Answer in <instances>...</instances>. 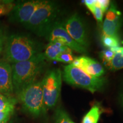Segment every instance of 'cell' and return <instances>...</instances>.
<instances>
[{
  "instance_id": "cell-1",
  "label": "cell",
  "mask_w": 123,
  "mask_h": 123,
  "mask_svg": "<svg viewBox=\"0 0 123 123\" xmlns=\"http://www.w3.org/2000/svg\"><path fill=\"white\" fill-rule=\"evenodd\" d=\"M42 44L29 35L14 34L7 36L3 52V60L16 63L31 59L42 53Z\"/></svg>"
},
{
  "instance_id": "cell-2",
  "label": "cell",
  "mask_w": 123,
  "mask_h": 123,
  "mask_svg": "<svg viewBox=\"0 0 123 123\" xmlns=\"http://www.w3.org/2000/svg\"><path fill=\"white\" fill-rule=\"evenodd\" d=\"M46 59L41 53L31 59L12 64V83L15 95L26 87L36 82V80L43 71Z\"/></svg>"
},
{
  "instance_id": "cell-3",
  "label": "cell",
  "mask_w": 123,
  "mask_h": 123,
  "mask_svg": "<svg viewBox=\"0 0 123 123\" xmlns=\"http://www.w3.org/2000/svg\"><path fill=\"white\" fill-rule=\"evenodd\" d=\"M60 13L59 4L53 1H41L30 21L24 25L26 28L39 37L49 33Z\"/></svg>"
},
{
  "instance_id": "cell-4",
  "label": "cell",
  "mask_w": 123,
  "mask_h": 123,
  "mask_svg": "<svg viewBox=\"0 0 123 123\" xmlns=\"http://www.w3.org/2000/svg\"><path fill=\"white\" fill-rule=\"evenodd\" d=\"M63 78L70 85L85 89L92 93L101 90L107 83V79L104 77L90 76L71 64L64 66Z\"/></svg>"
},
{
  "instance_id": "cell-5",
  "label": "cell",
  "mask_w": 123,
  "mask_h": 123,
  "mask_svg": "<svg viewBox=\"0 0 123 123\" xmlns=\"http://www.w3.org/2000/svg\"><path fill=\"white\" fill-rule=\"evenodd\" d=\"M16 95L22 108L29 114L38 117L47 112L44 105L41 81H36L27 86Z\"/></svg>"
},
{
  "instance_id": "cell-6",
  "label": "cell",
  "mask_w": 123,
  "mask_h": 123,
  "mask_svg": "<svg viewBox=\"0 0 123 123\" xmlns=\"http://www.w3.org/2000/svg\"><path fill=\"white\" fill-rule=\"evenodd\" d=\"M62 74L60 69H53L44 75L42 82L44 105L46 111L57 104L61 91Z\"/></svg>"
},
{
  "instance_id": "cell-7",
  "label": "cell",
  "mask_w": 123,
  "mask_h": 123,
  "mask_svg": "<svg viewBox=\"0 0 123 123\" xmlns=\"http://www.w3.org/2000/svg\"><path fill=\"white\" fill-rule=\"evenodd\" d=\"M63 26L75 42L87 49L89 42L87 29L82 18L78 14H74L62 22Z\"/></svg>"
},
{
  "instance_id": "cell-8",
  "label": "cell",
  "mask_w": 123,
  "mask_h": 123,
  "mask_svg": "<svg viewBox=\"0 0 123 123\" xmlns=\"http://www.w3.org/2000/svg\"><path fill=\"white\" fill-rule=\"evenodd\" d=\"M46 39L49 42H59L79 53H86L87 49L78 43L68 34L63 26L62 22L56 21L46 35Z\"/></svg>"
},
{
  "instance_id": "cell-9",
  "label": "cell",
  "mask_w": 123,
  "mask_h": 123,
  "mask_svg": "<svg viewBox=\"0 0 123 123\" xmlns=\"http://www.w3.org/2000/svg\"><path fill=\"white\" fill-rule=\"evenodd\" d=\"M41 1H19L14 4L13 9L10 12L9 21L19 23L25 25L30 21Z\"/></svg>"
},
{
  "instance_id": "cell-10",
  "label": "cell",
  "mask_w": 123,
  "mask_h": 123,
  "mask_svg": "<svg viewBox=\"0 0 123 123\" xmlns=\"http://www.w3.org/2000/svg\"><path fill=\"white\" fill-rule=\"evenodd\" d=\"M122 25V15L114 2H111L102 24L103 34L119 37Z\"/></svg>"
},
{
  "instance_id": "cell-11",
  "label": "cell",
  "mask_w": 123,
  "mask_h": 123,
  "mask_svg": "<svg viewBox=\"0 0 123 123\" xmlns=\"http://www.w3.org/2000/svg\"><path fill=\"white\" fill-rule=\"evenodd\" d=\"M71 64L92 76L100 78L105 74L103 66L96 60L88 56H80L75 58Z\"/></svg>"
},
{
  "instance_id": "cell-12",
  "label": "cell",
  "mask_w": 123,
  "mask_h": 123,
  "mask_svg": "<svg viewBox=\"0 0 123 123\" xmlns=\"http://www.w3.org/2000/svg\"><path fill=\"white\" fill-rule=\"evenodd\" d=\"M13 93L11 65L2 60L0 61V93L11 96Z\"/></svg>"
},
{
  "instance_id": "cell-13",
  "label": "cell",
  "mask_w": 123,
  "mask_h": 123,
  "mask_svg": "<svg viewBox=\"0 0 123 123\" xmlns=\"http://www.w3.org/2000/svg\"><path fill=\"white\" fill-rule=\"evenodd\" d=\"M69 51H72V50L61 43L55 41L49 43L46 46L43 54L46 59L55 61L60 54Z\"/></svg>"
},
{
  "instance_id": "cell-14",
  "label": "cell",
  "mask_w": 123,
  "mask_h": 123,
  "mask_svg": "<svg viewBox=\"0 0 123 123\" xmlns=\"http://www.w3.org/2000/svg\"><path fill=\"white\" fill-rule=\"evenodd\" d=\"M103 112V108L99 104H95L92 106L90 110L83 117L81 123H98Z\"/></svg>"
},
{
  "instance_id": "cell-15",
  "label": "cell",
  "mask_w": 123,
  "mask_h": 123,
  "mask_svg": "<svg viewBox=\"0 0 123 123\" xmlns=\"http://www.w3.org/2000/svg\"><path fill=\"white\" fill-rule=\"evenodd\" d=\"M17 100L13 96L0 93V111L14 112Z\"/></svg>"
},
{
  "instance_id": "cell-16",
  "label": "cell",
  "mask_w": 123,
  "mask_h": 123,
  "mask_svg": "<svg viewBox=\"0 0 123 123\" xmlns=\"http://www.w3.org/2000/svg\"><path fill=\"white\" fill-rule=\"evenodd\" d=\"M112 49L115 51L114 56L105 67L113 71L123 69V56L118 50V47Z\"/></svg>"
},
{
  "instance_id": "cell-17",
  "label": "cell",
  "mask_w": 123,
  "mask_h": 123,
  "mask_svg": "<svg viewBox=\"0 0 123 123\" xmlns=\"http://www.w3.org/2000/svg\"><path fill=\"white\" fill-rule=\"evenodd\" d=\"M84 4L89 10L91 12L95 19L99 24H102L103 21V17L104 13L99 6L96 5V1L86 0L84 1Z\"/></svg>"
},
{
  "instance_id": "cell-18",
  "label": "cell",
  "mask_w": 123,
  "mask_h": 123,
  "mask_svg": "<svg viewBox=\"0 0 123 123\" xmlns=\"http://www.w3.org/2000/svg\"><path fill=\"white\" fill-rule=\"evenodd\" d=\"M101 43L105 49H115L120 47V41L119 37H114L103 34L101 38Z\"/></svg>"
},
{
  "instance_id": "cell-19",
  "label": "cell",
  "mask_w": 123,
  "mask_h": 123,
  "mask_svg": "<svg viewBox=\"0 0 123 123\" xmlns=\"http://www.w3.org/2000/svg\"><path fill=\"white\" fill-rule=\"evenodd\" d=\"M68 115L65 111L62 109H58L55 115L54 123H72Z\"/></svg>"
},
{
  "instance_id": "cell-20",
  "label": "cell",
  "mask_w": 123,
  "mask_h": 123,
  "mask_svg": "<svg viewBox=\"0 0 123 123\" xmlns=\"http://www.w3.org/2000/svg\"><path fill=\"white\" fill-rule=\"evenodd\" d=\"M114 54L115 51L113 50L105 49L100 53V58L102 60L104 65L106 66L112 59Z\"/></svg>"
},
{
  "instance_id": "cell-21",
  "label": "cell",
  "mask_w": 123,
  "mask_h": 123,
  "mask_svg": "<svg viewBox=\"0 0 123 123\" xmlns=\"http://www.w3.org/2000/svg\"><path fill=\"white\" fill-rule=\"evenodd\" d=\"M74 59L75 58L72 53V51H66L60 54L55 61L59 62L64 63L71 64Z\"/></svg>"
},
{
  "instance_id": "cell-22",
  "label": "cell",
  "mask_w": 123,
  "mask_h": 123,
  "mask_svg": "<svg viewBox=\"0 0 123 123\" xmlns=\"http://www.w3.org/2000/svg\"><path fill=\"white\" fill-rule=\"evenodd\" d=\"M14 4L13 2H0V17L7 14L10 13L13 9Z\"/></svg>"
},
{
  "instance_id": "cell-23",
  "label": "cell",
  "mask_w": 123,
  "mask_h": 123,
  "mask_svg": "<svg viewBox=\"0 0 123 123\" xmlns=\"http://www.w3.org/2000/svg\"><path fill=\"white\" fill-rule=\"evenodd\" d=\"M7 35L5 31L2 29L0 28V55L4 52L5 45L6 41L7 39Z\"/></svg>"
},
{
  "instance_id": "cell-24",
  "label": "cell",
  "mask_w": 123,
  "mask_h": 123,
  "mask_svg": "<svg viewBox=\"0 0 123 123\" xmlns=\"http://www.w3.org/2000/svg\"><path fill=\"white\" fill-rule=\"evenodd\" d=\"M96 5L99 6L104 13L107 12L108 9L110 7L111 5V1L109 0H99L96 1Z\"/></svg>"
},
{
  "instance_id": "cell-25",
  "label": "cell",
  "mask_w": 123,
  "mask_h": 123,
  "mask_svg": "<svg viewBox=\"0 0 123 123\" xmlns=\"http://www.w3.org/2000/svg\"><path fill=\"white\" fill-rule=\"evenodd\" d=\"M13 113V112L0 111V122L8 121Z\"/></svg>"
},
{
  "instance_id": "cell-26",
  "label": "cell",
  "mask_w": 123,
  "mask_h": 123,
  "mask_svg": "<svg viewBox=\"0 0 123 123\" xmlns=\"http://www.w3.org/2000/svg\"><path fill=\"white\" fill-rule=\"evenodd\" d=\"M119 101L120 103L123 107V88L121 89L120 92L119 93Z\"/></svg>"
},
{
  "instance_id": "cell-27",
  "label": "cell",
  "mask_w": 123,
  "mask_h": 123,
  "mask_svg": "<svg viewBox=\"0 0 123 123\" xmlns=\"http://www.w3.org/2000/svg\"><path fill=\"white\" fill-rule=\"evenodd\" d=\"M118 50H119V51L120 52L121 55H122V56H123V47H118Z\"/></svg>"
},
{
  "instance_id": "cell-28",
  "label": "cell",
  "mask_w": 123,
  "mask_h": 123,
  "mask_svg": "<svg viewBox=\"0 0 123 123\" xmlns=\"http://www.w3.org/2000/svg\"><path fill=\"white\" fill-rule=\"evenodd\" d=\"M7 121H3V122H0V123H7Z\"/></svg>"
}]
</instances>
